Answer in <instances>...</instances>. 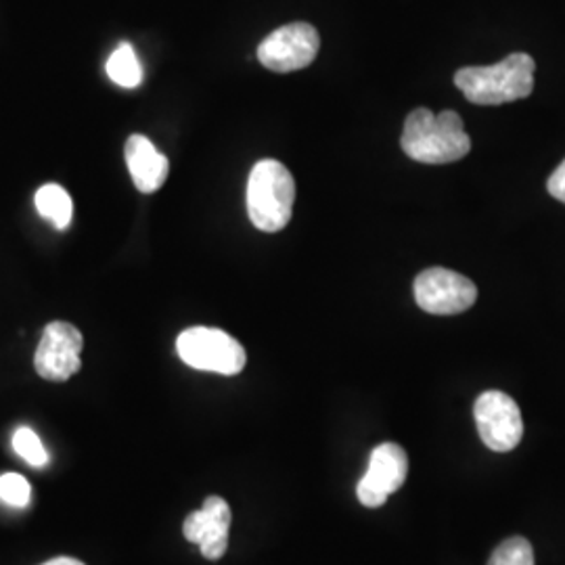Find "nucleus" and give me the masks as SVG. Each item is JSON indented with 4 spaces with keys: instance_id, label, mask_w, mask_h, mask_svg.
<instances>
[{
    "instance_id": "nucleus-10",
    "label": "nucleus",
    "mask_w": 565,
    "mask_h": 565,
    "mask_svg": "<svg viewBox=\"0 0 565 565\" xmlns=\"http://www.w3.org/2000/svg\"><path fill=\"white\" fill-rule=\"evenodd\" d=\"M231 507L221 497H207L200 511H193L182 525V534L189 543L200 546L203 557L210 562L221 559L228 546Z\"/></svg>"
},
{
    "instance_id": "nucleus-8",
    "label": "nucleus",
    "mask_w": 565,
    "mask_h": 565,
    "mask_svg": "<svg viewBox=\"0 0 565 565\" xmlns=\"http://www.w3.org/2000/svg\"><path fill=\"white\" fill-rule=\"evenodd\" d=\"M84 338L72 323L55 321L42 331L41 343L34 354L36 373L46 382H67L82 369Z\"/></svg>"
},
{
    "instance_id": "nucleus-15",
    "label": "nucleus",
    "mask_w": 565,
    "mask_h": 565,
    "mask_svg": "<svg viewBox=\"0 0 565 565\" xmlns=\"http://www.w3.org/2000/svg\"><path fill=\"white\" fill-rule=\"evenodd\" d=\"M13 448L20 455L21 459L32 467H44L49 463V452L42 445L39 434L30 427H20L13 434Z\"/></svg>"
},
{
    "instance_id": "nucleus-9",
    "label": "nucleus",
    "mask_w": 565,
    "mask_h": 565,
    "mask_svg": "<svg viewBox=\"0 0 565 565\" xmlns=\"http://www.w3.org/2000/svg\"><path fill=\"white\" fill-rule=\"evenodd\" d=\"M408 473V457L404 448L392 443L380 445L369 459L366 473L361 478L356 494L364 507L384 505L385 501L403 488Z\"/></svg>"
},
{
    "instance_id": "nucleus-5",
    "label": "nucleus",
    "mask_w": 565,
    "mask_h": 565,
    "mask_svg": "<svg viewBox=\"0 0 565 565\" xmlns=\"http://www.w3.org/2000/svg\"><path fill=\"white\" fill-rule=\"evenodd\" d=\"M321 49V36L315 25L296 21L281 25L258 46V60L266 70L277 74H289L308 67L317 60Z\"/></svg>"
},
{
    "instance_id": "nucleus-4",
    "label": "nucleus",
    "mask_w": 565,
    "mask_h": 565,
    "mask_svg": "<svg viewBox=\"0 0 565 565\" xmlns=\"http://www.w3.org/2000/svg\"><path fill=\"white\" fill-rule=\"evenodd\" d=\"M177 352L182 363L221 375L242 373L247 361L242 343L223 329L212 327H191L182 331L177 340Z\"/></svg>"
},
{
    "instance_id": "nucleus-17",
    "label": "nucleus",
    "mask_w": 565,
    "mask_h": 565,
    "mask_svg": "<svg viewBox=\"0 0 565 565\" xmlns=\"http://www.w3.org/2000/svg\"><path fill=\"white\" fill-rule=\"evenodd\" d=\"M546 189L551 193V198H555L557 202L565 203V160L562 166L548 177Z\"/></svg>"
},
{
    "instance_id": "nucleus-16",
    "label": "nucleus",
    "mask_w": 565,
    "mask_h": 565,
    "mask_svg": "<svg viewBox=\"0 0 565 565\" xmlns=\"http://www.w3.org/2000/svg\"><path fill=\"white\" fill-rule=\"evenodd\" d=\"M0 501L7 505L25 509L32 503V486L20 473L0 476Z\"/></svg>"
},
{
    "instance_id": "nucleus-18",
    "label": "nucleus",
    "mask_w": 565,
    "mask_h": 565,
    "mask_svg": "<svg viewBox=\"0 0 565 565\" xmlns=\"http://www.w3.org/2000/svg\"><path fill=\"white\" fill-rule=\"evenodd\" d=\"M42 565H86L78 562V559H74V557H55V559H51V562H46V564Z\"/></svg>"
},
{
    "instance_id": "nucleus-14",
    "label": "nucleus",
    "mask_w": 565,
    "mask_h": 565,
    "mask_svg": "<svg viewBox=\"0 0 565 565\" xmlns=\"http://www.w3.org/2000/svg\"><path fill=\"white\" fill-rule=\"evenodd\" d=\"M488 565H534V551L525 539L513 536L494 548Z\"/></svg>"
},
{
    "instance_id": "nucleus-2",
    "label": "nucleus",
    "mask_w": 565,
    "mask_h": 565,
    "mask_svg": "<svg viewBox=\"0 0 565 565\" xmlns=\"http://www.w3.org/2000/svg\"><path fill=\"white\" fill-rule=\"evenodd\" d=\"M536 63L525 53H513L497 65L463 67L455 74V84L467 102L476 105H503L532 95Z\"/></svg>"
},
{
    "instance_id": "nucleus-6",
    "label": "nucleus",
    "mask_w": 565,
    "mask_h": 565,
    "mask_svg": "<svg viewBox=\"0 0 565 565\" xmlns=\"http://www.w3.org/2000/svg\"><path fill=\"white\" fill-rule=\"evenodd\" d=\"M478 434L490 450L509 452L524 438V419L518 403L499 390L480 394L473 406Z\"/></svg>"
},
{
    "instance_id": "nucleus-13",
    "label": "nucleus",
    "mask_w": 565,
    "mask_h": 565,
    "mask_svg": "<svg viewBox=\"0 0 565 565\" xmlns=\"http://www.w3.org/2000/svg\"><path fill=\"white\" fill-rule=\"evenodd\" d=\"M107 76L121 88H137L142 82V65L135 49L128 42H121L120 46L109 55L107 60Z\"/></svg>"
},
{
    "instance_id": "nucleus-3",
    "label": "nucleus",
    "mask_w": 565,
    "mask_h": 565,
    "mask_svg": "<svg viewBox=\"0 0 565 565\" xmlns=\"http://www.w3.org/2000/svg\"><path fill=\"white\" fill-rule=\"evenodd\" d=\"M296 202V181L277 160H260L247 181V214L264 233H279L289 221Z\"/></svg>"
},
{
    "instance_id": "nucleus-12",
    "label": "nucleus",
    "mask_w": 565,
    "mask_h": 565,
    "mask_svg": "<svg viewBox=\"0 0 565 565\" xmlns=\"http://www.w3.org/2000/svg\"><path fill=\"white\" fill-rule=\"evenodd\" d=\"M36 210L44 221H51L55 224V228L65 231L72 223V214H74V203L70 193L61 186V184H44L36 195H34Z\"/></svg>"
},
{
    "instance_id": "nucleus-1",
    "label": "nucleus",
    "mask_w": 565,
    "mask_h": 565,
    "mask_svg": "<svg viewBox=\"0 0 565 565\" xmlns=\"http://www.w3.org/2000/svg\"><path fill=\"white\" fill-rule=\"evenodd\" d=\"M401 145L411 160L422 163L459 162L471 151V139L457 111L434 116L425 107L415 109L404 121Z\"/></svg>"
},
{
    "instance_id": "nucleus-11",
    "label": "nucleus",
    "mask_w": 565,
    "mask_h": 565,
    "mask_svg": "<svg viewBox=\"0 0 565 565\" xmlns=\"http://www.w3.org/2000/svg\"><path fill=\"white\" fill-rule=\"evenodd\" d=\"M124 156L132 182L141 193H156L158 189H162L170 172V162L156 149L153 142L142 135H132L126 141Z\"/></svg>"
},
{
    "instance_id": "nucleus-7",
    "label": "nucleus",
    "mask_w": 565,
    "mask_h": 565,
    "mask_svg": "<svg viewBox=\"0 0 565 565\" xmlns=\"http://www.w3.org/2000/svg\"><path fill=\"white\" fill-rule=\"evenodd\" d=\"M478 300V287L448 268H427L415 279V302L429 315H461Z\"/></svg>"
}]
</instances>
